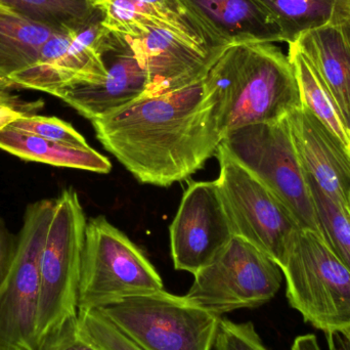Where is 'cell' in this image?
<instances>
[{"label":"cell","instance_id":"obj_27","mask_svg":"<svg viewBox=\"0 0 350 350\" xmlns=\"http://www.w3.org/2000/svg\"><path fill=\"white\" fill-rule=\"evenodd\" d=\"M212 350H269L251 322L220 319Z\"/></svg>","mask_w":350,"mask_h":350},{"label":"cell","instance_id":"obj_22","mask_svg":"<svg viewBox=\"0 0 350 350\" xmlns=\"http://www.w3.org/2000/svg\"><path fill=\"white\" fill-rule=\"evenodd\" d=\"M96 0H0V8L59 31L88 24L100 12Z\"/></svg>","mask_w":350,"mask_h":350},{"label":"cell","instance_id":"obj_2","mask_svg":"<svg viewBox=\"0 0 350 350\" xmlns=\"http://www.w3.org/2000/svg\"><path fill=\"white\" fill-rule=\"evenodd\" d=\"M218 131L283 120L302 106L289 57L273 43L226 47L204 78Z\"/></svg>","mask_w":350,"mask_h":350},{"label":"cell","instance_id":"obj_9","mask_svg":"<svg viewBox=\"0 0 350 350\" xmlns=\"http://www.w3.org/2000/svg\"><path fill=\"white\" fill-rule=\"evenodd\" d=\"M279 265L251 243L234 236L219 254L193 275L185 297L204 310L222 314L256 308L279 292Z\"/></svg>","mask_w":350,"mask_h":350},{"label":"cell","instance_id":"obj_3","mask_svg":"<svg viewBox=\"0 0 350 350\" xmlns=\"http://www.w3.org/2000/svg\"><path fill=\"white\" fill-rule=\"evenodd\" d=\"M288 301L326 338L350 331V271L318 232L298 228L280 265Z\"/></svg>","mask_w":350,"mask_h":350},{"label":"cell","instance_id":"obj_25","mask_svg":"<svg viewBox=\"0 0 350 350\" xmlns=\"http://www.w3.org/2000/svg\"><path fill=\"white\" fill-rule=\"evenodd\" d=\"M83 334L98 350H145L131 340L100 310H78Z\"/></svg>","mask_w":350,"mask_h":350},{"label":"cell","instance_id":"obj_16","mask_svg":"<svg viewBox=\"0 0 350 350\" xmlns=\"http://www.w3.org/2000/svg\"><path fill=\"white\" fill-rule=\"evenodd\" d=\"M189 20L216 49L284 42L281 29L257 0H179Z\"/></svg>","mask_w":350,"mask_h":350},{"label":"cell","instance_id":"obj_12","mask_svg":"<svg viewBox=\"0 0 350 350\" xmlns=\"http://www.w3.org/2000/svg\"><path fill=\"white\" fill-rule=\"evenodd\" d=\"M174 269L195 275L234 234L215 180L193 181L185 189L170 228Z\"/></svg>","mask_w":350,"mask_h":350},{"label":"cell","instance_id":"obj_31","mask_svg":"<svg viewBox=\"0 0 350 350\" xmlns=\"http://www.w3.org/2000/svg\"><path fill=\"white\" fill-rule=\"evenodd\" d=\"M291 350H322L318 339L314 335L306 334L296 337L292 345Z\"/></svg>","mask_w":350,"mask_h":350},{"label":"cell","instance_id":"obj_24","mask_svg":"<svg viewBox=\"0 0 350 350\" xmlns=\"http://www.w3.org/2000/svg\"><path fill=\"white\" fill-rule=\"evenodd\" d=\"M314 209L329 248L350 271V217L349 214L306 174Z\"/></svg>","mask_w":350,"mask_h":350},{"label":"cell","instance_id":"obj_33","mask_svg":"<svg viewBox=\"0 0 350 350\" xmlns=\"http://www.w3.org/2000/svg\"><path fill=\"white\" fill-rule=\"evenodd\" d=\"M330 350H350V331L336 333L327 338Z\"/></svg>","mask_w":350,"mask_h":350},{"label":"cell","instance_id":"obj_29","mask_svg":"<svg viewBox=\"0 0 350 350\" xmlns=\"http://www.w3.org/2000/svg\"><path fill=\"white\" fill-rule=\"evenodd\" d=\"M40 350H98L80 329L78 316L70 320L59 334Z\"/></svg>","mask_w":350,"mask_h":350},{"label":"cell","instance_id":"obj_26","mask_svg":"<svg viewBox=\"0 0 350 350\" xmlns=\"http://www.w3.org/2000/svg\"><path fill=\"white\" fill-rule=\"evenodd\" d=\"M10 126L49 141L77 147H90L81 133H78L70 123L57 117L28 115L14 121Z\"/></svg>","mask_w":350,"mask_h":350},{"label":"cell","instance_id":"obj_8","mask_svg":"<svg viewBox=\"0 0 350 350\" xmlns=\"http://www.w3.org/2000/svg\"><path fill=\"white\" fill-rule=\"evenodd\" d=\"M55 204L40 200L25 211L18 253L0 286V350H39L41 253Z\"/></svg>","mask_w":350,"mask_h":350},{"label":"cell","instance_id":"obj_14","mask_svg":"<svg viewBox=\"0 0 350 350\" xmlns=\"http://www.w3.org/2000/svg\"><path fill=\"white\" fill-rule=\"evenodd\" d=\"M106 77L59 88L51 96L61 98L88 120L103 118L146 96L148 76L129 47L110 31L104 53Z\"/></svg>","mask_w":350,"mask_h":350},{"label":"cell","instance_id":"obj_11","mask_svg":"<svg viewBox=\"0 0 350 350\" xmlns=\"http://www.w3.org/2000/svg\"><path fill=\"white\" fill-rule=\"evenodd\" d=\"M98 14L84 26L55 33L45 42L34 65L10 77L14 88L51 94L79 82H98L107 76L104 53L109 30Z\"/></svg>","mask_w":350,"mask_h":350},{"label":"cell","instance_id":"obj_23","mask_svg":"<svg viewBox=\"0 0 350 350\" xmlns=\"http://www.w3.org/2000/svg\"><path fill=\"white\" fill-rule=\"evenodd\" d=\"M281 29L284 42L332 21L337 0H257Z\"/></svg>","mask_w":350,"mask_h":350},{"label":"cell","instance_id":"obj_21","mask_svg":"<svg viewBox=\"0 0 350 350\" xmlns=\"http://www.w3.org/2000/svg\"><path fill=\"white\" fill-rule=\"evenodd\" d=\"M288 45V57L299 86L302 106L318 117L350 151V133L332 94L304 53L295 45Z\"/></svg>","mask_w":350,"mask_h":350},{"label":"cell","instance_id":"obj_20","mask_svg":"<svg viewBox=\"0 0 350 350\" xmlns=\"http://www.w3.org/2000/svg\"><path fill=\"white\" fill-rule=\"evenodd\" d=\"M59 30L0 8V76L10 77L36 63L41 49Z\"/></svg>","mask_w":350,"mask_h":350},{"label":"cell","instance_id":"obj_5","mask_svg":"<svg viewBox=\"0 0 350 350\" xmlns=\"http://www.w3.org/2000/svg\"><path fill=\"white\" fill-rule=\"evenodd\" d=\"M86 218L73 189H64L41 253L39 350L78 316L77 298L85 239Z\"/></svg>","mask_w":350,"mask_h":350},{"label":"cell","instance_id":"obj_13","mask_svg":"<svg viewBox=\"0 0 350 350\" xmlns=\"http://www.w3.org/2000/svg\"><path fill=\"white\" fill-rule=\"evenodd\" d=\"M113 34L129 47L147 73L146 96H150L170 94L202 81L226 49L209 51L172 31L153 27Z\"/></svg>","mask_w":350,"mask_h":350},{"label":"cell","instance_id":"obj_15","mask_svg":"<svg viewBox=\"0 0 350 350\" xmlns=\"http://www.w3.org/2000/svg\"><path fill=\"white\" fill-rule=\"evenodd\" d=\"M285 119L304 172L350 217L349 150L304 106Z\"/></svg>","mask_w":350,"mask_h":350},{"label":"cell","instance_id":"obj_28","mask_svg":"<svg viewBox=\"0 0 350 350\" xmlns=\"http://www.w3.org/2000/svg\"><path fill=\"white\" fill-rule=\"evenodd\" d=\"M42 106V100L27 102L10 92H0V131L22 117L36 114Z\"/></svg>","mask_w":350,"mask_h":350},{"label":"cell","instance_id":"obj_18","mask_svg":"<svg viewBox=\"0 0 350 350\" xmlns=\"http://www.w3.org/2000/svg\"><path fill=\"white\" fill-rule=\"evenodd\" d=\"M96 4L104 14L103 25L111 32L122 34L142 27H153L172 31L185 40L209 51L226 49L214 47L189 18L172 10L139 0H96Z\"/></svg>","mask_w":350,"mask_h":350},{"label":"cell","instance_id":"obj_19","mask_svg":"<svg viewBox=\"0 0 350 350\" xmlns=\"http://www.w3.org/2000/svg\"><path fill=\"white\" fill-rule=\"evenodd\" d=\"M0 149L26 161L39 162L55 167L109 174L112 163L106 156L90 147H77L49 141L8 126L0 131Z\"/></svg>","mask_w":350,"mask_h":350},{"label":"cell","instance_id":"obj_6","mask_svg":"<svg viewBox=\"0 0 350 350\" xmlns=\"http://www.w3.org/2000/svg\"><path fill=\"white\" fill-rule=\"evenodd\" d=\"M220 146L275 196L300 228L323 237L308 177L285 118L234 129L222 137Z\"/></svg>","mask_w":350,"mask_h":350},{"label":"cell","instance_id":"obj_10","mask_svg":"<svg viewBox=\"0 0 350 350\" xmlns=\"http://www.w3.org/2000/svg\"><path fill=\"white\" fill-rule=\"evenodd\" d=\"M216 156L220 167L216 187L234 236L254 245L280 267L299 226L275 196L221 146Z\"/></svg>","mask_w":350,"mask_h":350},{"label":"cell","instance_id":"obj_34","mask_svg":"<svg viewBox=\"0 0 350 350\" xmlns=\"http://www.w3.org/2000/svg\"><path fill=\"white\" fill-rule=\"evenodd\" d=\"M14 88V83L10 79L0 76V92H10V88Z\"/></svg>","mask_w":350,"mask_h":350},{"label":"cell","instance_id":"obj_17","mask_svg":"<svg viewBox=\"0 0 350 350\" xmlns=\"http://www.w3.org/2000/svg\"><path fill=\"white\" fill-rule=\"evenodd\" d=\"M294 44L328 88L350 133V51L340 29L329 23L298 37Z\"/></svg>","mask_w":350,"mask_h":350},{"label":"cell","instance_id":"obj_4","mask_svg":"<svg viewBox=\"0 0 350 350\" xmlns=\"http://www.w3.org/2000/svg\"><path fill=\"white\" fill-rule=\"evenodd\" d=\"M163 289L157 269L124 232L103 215L86 224L78 310H100Z\"/></svg>","mask_w":350,"mask_h":350},{"label":"cell","instance_id":"obj_7","mask_svg":"<svg viewBox=\"0 0 350 350\" xmlns=\"http://www.w3.org/2000/svg\"><path fill=\"white\" fill-rule=\"evenodd\" d=\"M98 310L145 350H212L221 319L164 289Z\"/></svg>","mask_w":350,"mask_h":350},{"label":"cell","instance_id":"obj_32","mask_svg":"<svg viewBox=\"0 0 350 350\" xmlns=\"http://www.w3.org/2000/svg\"><path fill=\"white\" fill-rule=\"evenodd\" d=\"M139 1L146 2V3L154 4V5L159 6V8L172 10V12H177V14H181V16H185V18H187L189 20L185 8H183V4H181V2L179 1V0H139Z\"/></svg>","mask_w":350,"mask_h":350},{"label":"cell","instance_id":"obj_1","mask_svg":"<svg viewBox=\"0 0 350 350\" xmlns=\"http://www.w3.org/2000/svg\"><path fill=\"white\" fill-rule=\"evenodd\" d=\"M92 122L107 151L139 183L157 187L196 174L222 141L204 79L170 94L142 96Z\"/></svg>","mask_w":350,"mask_h":350},{"label":"cell","instance_id":"obj_30","mask_svg":"<svg viewBox=\"0 0 350 350\" xmlns=\"http://www.w3.org/2000/svg\"><path fill=\"white\" fill-rule=\"evenodd\" d=\"M18 237L12 234L0 217V286L10 273L18 253Z\"/></svg>","mask_w":350,"mask_h":350}]
</instances>
